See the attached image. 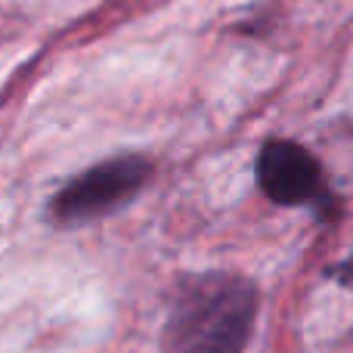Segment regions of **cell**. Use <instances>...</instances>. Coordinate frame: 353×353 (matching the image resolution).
<instances>
[{
  "instance_id": "obj_1",
  "label": "cell",
  "mask_w": 353,
  "mask_h": 353,
  "mask_svg": "<svg viewBox=\"0 0 353 353\" xmlns=\"http://www.w3.org/2000/svg\"><path fill=\"white\" fill-rule=\"evenodd\" d=\"M254 316L257 288L245 276H189L174 298L165 344L171 353H242Z\"/></svg>"
},
{
  "instance_id": "obj_2",
  "label": "cell",
  "mask_w": 353,
  "mask_h": 353,
  "mask_svg": "<svg viewBox=\"0 0 353 353\" xmlns=\"http://www.w3.org/2000/svg\"><path fill=\"white\" fill-rule=\"evenodd\" d=\"M149 174H152V165L140 155H121V159L103 161V165L90 168L87 174H81L78 180L68 183L56 195V220L81 223V220L103 217V214L128 205L146 186Z\"/></svg>"
},
{
  "instance_id": "obj_3",
  "label": "cell",
  "mask_w": 353,
  "mask_h": 353,
  "mask_svg": "<svg viewBox=\"0 0 353 353\" xmlns=\"http://www.w3.org/2000/svg\"><path fill=\"white\" fill-rule=\"evenodd\" d=\"M257 183L276 205H325L323 165L292 140H270L257 155Z\"/></svg>"
}]
</instances>
